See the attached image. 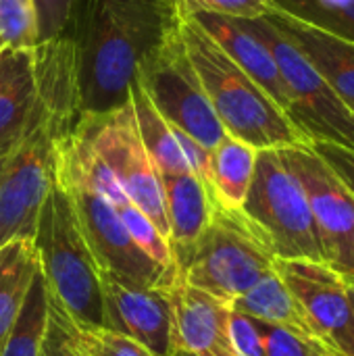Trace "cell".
Returning <instances> with one entry per match:
<instances>
[{
    "label": "cell",
    "mask_w": 354,
    "mask_h": 356,
    "mask_svg": "<svg viewBox=\"0 0 354 356\" xmlns=\"http://www.w3.org/2000/svg\"><path fill=\"white\" fill-rule=\"evenodd\" d=\"M92 356H152L144 346L113 330L81 332Z\"/></svg>",
    "instance_id": "cell-30"
},
{
    "label": "cell",
    "mask_w": 354,
    "mask_h": 356,
    "mask_svg": "<svg viewBox=\"0 0 354 356\" xmlns=\"http://www.w3.org/2000/svg\"><path fill=\"white\" fill-rule=\"evenodd\" d=\"M165 213L169 221V248L173 261L188 252L213 219L215 200L194 173L161 175Z\"/></svg>",
    "instance_id": "cell-18"
},
{
    "label": "cell",
    "mask_w": 354,
    "mask_h": 356,
    "mask_svg": "<svg viewBox=\"0 0 354 356\" xmlns=\"http://www.w3.org/2000/svg\"><path fill=\"white\" fill-rule=\"evenodd\" d=\"M275 273L303 307L315 334L338 355L354 356V313L346 280L315 261L275 259Z\"/></svg>",
    "instance_id": "cell-12"
},
{
    "label": "cell",
    "mask_w": 354,
    "mask_h": 356,
    "mask_svg": "<svg viewBox=\"0 0 354 356\" xmlns=\"http://www.w3.org/2000/svg\"><path fill=\"white\" fill-rule=\"evenodd\" d=\"M40 111L35 48L0 52V152L13 150Z\"/></svg>",
    "instance_id": "cell-17"
},
{
    "label": "cell",
    "mask_w": 354,
    "mask_h": 356,
    "mask_svg": "<svg viewBox=\"0 0 354 356\" xmlns=\"http://www.w3.org/2000/svg\"><path fill=\"white\" fill-rule=\"evenodd\" d=\"M346 286H348V298H351V307H353V313H354V280H346Z\"/></svg>",
    "instance_id": "cell-33"
},
{
    "label": "cell",
    "mask_w": 354,
    "mask_h": 356,
    "mask_svg": "<svg viewBox=\"0 0 354 356\" xmlns=\"http://www.w3.org/2000/svg\"><path fill=\"white\" fill-rule=\"evenodd\" d=\"M136 81L173 129L190 136L207 150H213L227 136L186 54L179 27L144 60Z\"/></svg>",
    "instance_id": "cell-9"
},
{
    "label": "cell",
    "mask_w": 354,
    "mask_h": 356,
    "mask_svg": "<svg viewBox=\"0 0 354 356\" xmlns=\"http://www.w3.org/2000/svg\"><path fill=\"white\" fill-rule=\"evenodd\" d=\"M8 154H10V150H8V152H0V177H2L4 165H6V161H8Z\"/></svg>",
    "instance_id": "cell-34"
},
{
    "label": "cell",
    "mask_w": 354,
    "mask_h": 356,
    "mask_svg": "<svg viewBox=\"0 0 354 356\" xmlns=\"http://www.w3.org/2000/svg\"><path fill=\"white\" fill-rule=\"evenodd\" d=\"M65 136L56 140V179L67 190L75 207L83 238L100 273H106L129 286L169 290L179 275L152 263L134 244L117 211L81 175Z\"/></svg>",
    "instance_id": "cell-5"
},
{
    "label": "cell",
    "mask_w": 354,
    "mask_h": 356,
    "mask_svg": "<svg viewBox=\"0 0 354 356\" xmlns=\"http://www.w3.org/2000/svg\"><path fill=\"white\" fill-rule=\"evenodd\" d=\"M232 309L269 325H280L300 334L317 336L303 307L298 305L294 294L288 290V286L282 282V277L275 271L263 277L244 296L234 300Z\"/></svg>",
    "instance_id": "cell-21"
},
{
    "label": "cell",
    "mask_w": 354,
    "mask_h": 356,
    "mask_svg": "<svg viewBox=\"0 0 354 356\" xmlns=\"http://www.w3.org/2000/svg\"><path fill=\"white\" fill-rule=\"evenodd\" d=\"M73 129L113 173L131 204H136L169 242L161 175L140 140L131 104L98 117H79Z\"/></svg>",
    "instance_id": "cell-10"
},
{
    "label": "cell",
    "mask_w": 354,
    "mask_h": 356,
    "mask_svg": "<svg viewBox=\"0 0 354 356\" xmlns=\"http://www.w3.org/2000/svg\"><path fill=\"white\" fill-rule=\"evenodd\" d=\"M100 286L108 330L138 342L152 356L175 353L173 305L167 290L129 286L106 273H100Z\"/></svg>",
    "instance_id": "cell-13"
},
{
    "label": "cell",
    "mask_w": 354,
    "mask_h": 356,
    "mask_svg": "<svg viewBox=\"0 0 354 356\" xmlns=\"http://www.w3.org/2000/svg\"><path fill=\"white\" fill-rule=\"evenodd\" d=\"M171 356H194V355H190V353H186V350H175Z\"/></svg>",
    "instance_id": "cell-35"
},
{
    "label": "cell",
    "mask_w": 354,
    "mask_h": 356,
    "mask_svg": "<svg viewBox=\"0 0 354 356\" xmlns=\"http://www.w3.org/2000/svg\"><path fill=\"white\" fill-rule=\"evenodd\" d=\"M257 325L263 338L265 356H342L317 336L269 325L263 321H257Z\"/></svg>",
    "instance_id": "cell-26"
},
{
    "label": "cell",
    "mask_w": 354,
    "mask_h": 356,
    "mask_svg": "<svg viewBox=\"0 0 354 356\" xmlns=\"http://www.w3.org/2000/svg\"><path fill=\"white\" fill-rule=\"evenodd\" d=\"M81 0H33L40 44L65 38L71 29Z\"/></svg>",
    "instance_id": "cell-28"
},
{
    "label": "cell",
    "mask_w": 354,
    "mask_h": 356,
    "mask_svg": "<svg viewBox=\"0 0 354 356\" xmlns=\"http://www.w3.org/2000/svg\"><path fill=\"white\" fill-rule=\"evenodd\" d=\"M242 213L263 234L275 259L323 263L313 213L280 150H259Z\"/></svg>",
    "instance_id": "cell-7"
},
{
    "label": "cell",
    "mask_w": 354,
    "mask_h": 356,
    "mask_svg": "<svg viewBox=\"0 0 354 356\" xmlns=\"http://www.w3.org/2000/svg\"><path fill=\"white\" fill-rule=\"evenodd\" d=\"M190 17L223 48V52L288 115V94L277 71L275 58L265 42L252 33L242 19H232L215 13L188 10Z\"/></svg>",
    "instance_id": "cell-16"
},
{
    "label": "cell",
    "mask_w": 354,
    "mask_h": 356,
    "mask_svg": "<svg viewBox=\"0 0 354 356\" xmlns=\"http://www.w3.org/2000/svg\"><path fill=\"white\" fill-rule=\"evenodd\" d=\"M75 121L40 98L38 117L10 150L0 177V246L33 238L42 204L54 184L56 140L71 131Z\"/></svg>",
    "instance_id": "cell-6"
},
{
    "label": "cell",
    "mask_w": 354,
    "mask_h": 356,
    "mask_svg": "<svg viewBox=\"0 0 354 356\" xmlns=\"http://www.w3.org/2000/svg\"><path fill=\"white\" fill-rule=\"evenodd\" d=\"M175 267L182 282L232 307L275 271V254L242 211L215 204L209 227Z\"/></svg>",
    "instance_id": "cell-4"
},
{
    "label": "cell",
    "mask_w": 354,
    "mask_h": 356,
    "mask_svg": "<svg viewBox=\"0 0 354 356\" xmlns=\"http://www.w3.org/2000/svg\"><path fill=\"white\" fill-rule=\"evenodd\" d=\"M186 10L215 13L232 19H261L267 15L271 0H179Z\"/></svg>",
    "instance_id": "cell-29"
},
{
    "label": "cell",
    "mask_w": 354,
    "mask_h": 356,
    "mask_svg": "<svg viewBox=\"0 0 354 356\" xmlns=\"http://www.w3.org/2000/svg\"><path fill=\"white\" fill-rule=\"evenodd\" d=\"M179 19V0H81L67 33L77 119L129 104L140 67L175 33Z\"/></svg>",
    "instance_id": "cell-1"
},
{
    "label": "cell",
    "mask_w": 354,
    "mask_h": 356,
    "mask_svg": "<svg viewBox=\"0 0 354 356\" xmlns=\"http://www.w3.org/2000/svg\"><path fill=\"white\" fill-rule=\"evenodd\" d=\"M129 104H131V111L136 117L140 140H142L150 161L154 163L159 175L190 173V167L184 159V152L179 148L173 127L159 115V111L152 106V102L148 100L146 92L140 88L138 81L131 86Z\"/></svg>",
    "instance_id": "cell-22"
},
{
    "label": "cell",
    "mask_w": 354,
    "mask_h": 356,
    "mask_svg": "<svg viewBox=\"0 0 354 356\" xmlns=\"http://www.w3.org/2000/svg\"><path fill=\"white\" fill-rule=\"evenodd\" d=\"M175 350L194 356H236L230 340L232 307L182 280L169 290Z\"/></svg>",
    "instance_id": "cell-15"
},
{
    "label": "cell",
    "mask_w": 354,
    "mask_h": 356,
    "mask_svg": "<svg viewBox=\"0 0 354 356\" xmlns=\"http://www.w3.org/2000/svg\"><path fill=\"white\" fill-rule=\"evenodd\" d=\"M33 246L48 294L69 315L77 330H108L100 269L83 238L75 207L56 179V173L40 211Z\"/></svg>",
    "instance_id": "cell-3"
},
{
    "label": "cell",
    "mask_w": 354,
    "mask_h": 356,
    "mask_svg": "<svg viewBox=\"0 0 354 356\" xmlns=\"http://www.w3.org/2000/svg\"><path fill=\"white\" fill-rule=\"evenodd\" d=\"M230 340L236 356H265L263 338L257 321L234 309L230 317Z\"/></svg>",
    "instance_id": "cell-31"
},
{
    "label": "cell",
    "mask_w": 354,
    "mask_h": 356,
    "mask_svg": "<svg viewBox=\"0 0 354 356\" xmlns=\"http://www.w3.org/2000/svg\"><path fill=\"white\" fill-rule=\"evenodd\" d=\"M311 148L332 167V171L354 194V150L336 146V144H328V142H313Z\"/></svg>",
    "instance_id": "cell-32"
},
{
    "label": "cell",
    "mask_w": 354,
    "mask_h": 356,
    "mask_svg": "<svg viewBox=\"0 0 354 356\" xmlns=\"http://www.w3.org/2000/svg\"><path fill=\"white\" fill-rule=\"evenodd\" d=\"M280 154L305 190L323 263L351 282L354 280V194L311 144L280 148Z\"/></svg>",
    "instance_id": "cell-11"
},
{
    "label": "cell",
    "mask_w": 354,
    "mask_h": 356,
    "mask_svg": "<svg viewBox=\"0 0 354 356\" xmlns=\"http://www.w3.org/2000/svg\"><path fill=\"white\" fill-rule=\"evenodd\" d=\"M257 152L232 136H225L211 150V194L217 207L242 211L250 190Z\"/></svg>",
    "instance_id": "cell-19"
},
{
    "label": "cell",
    "mask_w": 354,
    "mask_h": 356,
    "mask_svg": "<svg viewBox=\"0 0 354 356\" xmlns=\"http://www.w3.org/2000/svg\"><path fill=\"white\" fill-rule=\"evenodd\" d=\"M123 227L127 229L129 238L134 240V244L152 261L156 263L159 267L171 271L177 275V267H175V261H173V254H171V248H169V242L163 238V234L156 229V225L136 207L131 204L129 200L123 202L119 209H115Z\"/></svg>",
    "instance_id": "cell-24"
},
{
    "label": "cell",
    "mask_w": 354,
    "mask_h": 356,
    "mask_svg": "<svg viewBox=\"0 0 354 356\" xmlns=\"http://www.w3.org/2000/svg\"><path fill=\"white\" fill-rule=\"evenodd\" d=\"M48 323V290L42 271L38 269L21 313L8 332L0 356H42V342Z\"/></svg>",
    "instance_id": "cell-23"
},
{
    "label": "cell",
    "mask_w": 354,
    "mask_h": 356,
    "mask_svg": "<svg viewBox=\"0 0 354 356\" xmlns=\"http://www.w3.org/2000/svg\"><path fill=\"white\" fill-rule=\"evenodd\" d=\"M271 50L288 94V119L313 142L354 150V115L323 79L317 67L265 17L242 19Z\"/></svg>",
    "instance_id": "cell-8"
},
{
    "label": "cell",
    "mask_w": 354,
    "mask_h": 356,
    "mask_svg": "<svg viewBox=\"0 0 354 356\" xmlns=\"http://www.w3.org/2000/svg\"><path fill=\"white\" fill-rule=\"evenodd\" d=\"M40 46L33 0H0V52Z\"/></svg>",
    "instance_id": "cell-25"
},
{
    "label": "cell",
    "mask_w": 354,
    "mask_h": 356,
    "mask_svg": "<svg viewBox=\"0 0 354 356\" xmlns=\"http://www.w3.org/2000/svg\"><path fill=\"white\" fill-rule=\"evenodd\" d=\"M38 269L33 238H17L0 246V348L21 313Z\"/></svg>",
    "instance_id": "cell-20"
},
{
    "label": "cell",
    "mask_w": 354,
    "mask_h": 356,
    "mask_svg": "<svg viewBox=\"0 0 354 356\" xmlns=\"http://www.w3.org/2000/svg\"><path fill=\"white\" fill-rule=\"evenodd\" d=\"M265 19L317 67L323 79L354 115V38L288 10L273 0Z\"/></svg>",
    "instance_id": "cell-14"
},
{
    "label": "cell",
    "mask_w": 354,
    "mask_h": 356,
    "mask_svg": "<svg viewBox=\"0 0 354 356\" xmlns=\"http://www.w3.org/2000/svg\"><path fill=\"white\" fill-rule=\"evenodd\" d=\"M179 33L186 54L227 136L255 150H280L309 144L269 94L223 52L184 6Z\"/></svg>",
    "instance_id": "cell-2"
},
{
    "label": "cell",
    "mask_w": 354,
    "mask_h": 356,
    "mask_svg": "<svg viewBox=\"0 0 354 356\" xmlns=\"http://www.w3.org/2000/svg\"><path fill=\"white\" fill-rule=\"evenodd\" d=\"M48 290V288H46ZM42 356H92L83 334L48 294V323L42 342Z\"/></svg>",
    "instance_id": "cell-27"
}]
</instances>
